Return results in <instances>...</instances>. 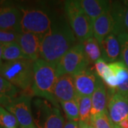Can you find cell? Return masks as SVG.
Here are the masks:
<instances>
[{"instance_id": "cell-11", "label": "cell", "mask_w": 128, "mask_h": 128, "mask_svg": "<svg viewBox=\"0 0 128 128\" xmlns=\"http://www.w3.org/2000/svg\"><path fill=\"white\" fill-rule=\"evenodd\" d=\"M78 96L91 97L100 78L90 69H86L72 75Z\"/></svg>"}, {"instance_id": "cell-12", "label": "cell", "mask_w": 128, "mask_h": 128, "mask_svg": "<svg viewBox=\"0 0 128 128\" xmlns=\"http://www.w3.org/2000/svg\"><path fill=\"white\" fill-rule=\"evenodd\" d=\"M22 12L18 7L0 4V30L20 32Z\"/></svg>"}, {"instance_id": "cell-27", "label": "cell", "mask_w": 128, "mask_h": 128, "mask_svg": "<svg viewBox=\"0 0 128 128\" xmlns=\"http://www.w3.org/2000/svg\"><path fill=\"white\" fill-rule=\"evenodd\" d=\"M118 37L121 45V61L128 68V34H122Z\"/></svg>"}, {"instance_id": "cell-19", "label": "cell", "mask_w": 128, "mask_h": 128, "mask_svg": "<svg viewBox=\"0 0 128 128\" xmlns=\"http://www.w3.org/2000/svg\"><path fill=\"white\" fill-rule=\"evenodd\" d=\"M19 89L0 76V106L6 107L18 98Z\"/></svg>"}, {"instance_id": "cell-1", "label": "cell", "mask_w": 128, "mask_h": 128, "mask_svg": "<svg viewBox=\"0 0 128 128\" xmlns=\"http://www.w3.org/2000/svg\"><path fill=\"white\" fill-rule=\"evenodd\" d=\"M77 38L65 19H54L50 31L42 37L40 58L57 66L60 60L73 46Z\"/></svg>"}, {"instance_id": "cell-3", "label": "cell", "mask_w": 128, "mask_h": 128, "mask_svg": "<svg viewBox=\"0 0 128 128\" xmlns=\"http://www.w3.org/2000/svg\"><path fill=\"white\" fill-rule=\"evenodd\" d=\"M34 62L29 59L4 61L0 65V76L19 90H32Z\"/></svg>"}, {"instance_id": "cell-8", "label": "cell", "mask_w": 128, "mask_h": 128, "mask_svg": "<svg viewBox=\"0 0 128 128\" xmlns=\"http://www.w3.org/2000/svg\"><path fill=\"white\" fill-rule=\"evenodd\" d=\"M32 99L31 95L23 94L5 107L17 120L20 128H36L32 114Z\"/></svg>"}, {"instance_id": "cell-10", "label": "cell", "mask_w": 128, "mask_h": 128, "mask_svg": "<svg viewBox=\"0 0 128 128\" xmlns=\"http://www.w3.org/2000/svg\"><path fill=\"white\" fill-rule=\"evenodd\" d=\"M110 12L113 22L112 33L128 34V0L110 1Z\"/></svg>"}, {"instance_id": "cell-24", "label": "cell", "mask_w": 128, "mask_h": 128, "mask_svg": "<svg viewBox=\"0 0 128 128\" xmlns=\"http://www.w3.org/2000/svg\"><path fill=\"white\" fill-rule=\"evenodd\" d=\"M0 127L2 128H18L17 120L11 112L0 106Z\"/></svg>"}, {"instance_id": "cell-33", "label": "cell", "mask_w": 128, "mask_h": 128, "mask_svg": "<svg viewBox=\"0 0 128 128\" xmlns=\"http://www.w3.org/2000/svg\"><path fill=\"white\" fill-rule=\"evenodd\" d=\"M3 47L4 44L0 43V65H2L3 63V60H2V54H3Z\"/></svg>"}, {"instance_id": "cell-15", "label": "cell", "mask_w": 128, "mask_h": 128, "mask_svg": "<svg viewBox=\"0 0 128 128\" xmlns=\"http://www.w3.org/2000/svg\"><path fill=\"white\" fill-rule=\"evenodd\" d=\"M101 58L106 63L121 61V45L118 37L112 33L100 43Z\"/></svg>"}, {"instance_id": "cell-21", "label": "cell", "mask_w": 128, "mask_h": 128, "mask_svg": "<svg viewBox=\"0 0 128 128\" xmlns=\"http://www.w3.org/2000/svg\"><path fill=\"white\" fill-rule=\"evenodd\" d=\"M28 59L23 53L17 42L4 44L2 60L4 61H13L16 60Z\"/></svg>"}, {"instance_id": "cell-17", "label": "cell", "mask_w": 128, "mask_h": 128, "mask_svg": "<svg viewBox=\"0 0 128 128\" xmlns=\"http://www.w3.org/2000/svg\"><path fill=\"white\" fill-rule=\"evenodd\" d=\"M80 7L90 18L92 22L110 10V1L107 0H78Z\"/></svg>"}, {"instance_id": "cell-31", "label": "cell", "mask_w": 128, "mask_h": 128, "mask_svg": "<svg viewBox=\"0 0 128 128\" xmlns=\"http://www.w3.org/2000/svg\"><path fill=\"white\" fill-rule=\"evenodd\" d=\"M114 128H128V117L114 126Z\"/></svg>"}, {"instance_id": "cell-5", "label": "cell", "mask_w": 128, "mask_h": 128, "mask_svg": "<svg viewBox=\"0 0 128 128\" xmlns=\"http://www.w3.org/2000/svg\"><path fill=\"white\" fill-rule=\"evenodd\" d=\"M64 10L78 43L93 36V24L79 5L78 0L66 1Z\"/></svg>"}, {"instance_id": "cell-16", "label": "cell", "mask_w": 128, "mask_h": 128, "mask_svg": "<svg viewBox=\"0 0 128 128\" xmlns=\"http://www.w3.org/2000/svg\"><path fill=\"white\" fill-rule=\"evenodd\" d=\"M108 90L103 81L100 79L91 96V118L108 111Z\"/></svg>"}, {"instance_id": "cell-14", "label": "cell", "mask_w": 128, "mask_h": 128, "mask_svg": "<svg viewBox=\"0 0 128 128\" xmlns=\"http://www.w3.org/2000/svg\"><path fill=\"white\" fill-rule=\"evenodd\" d=\"M43 36L30 33H21L18 43L23 53L29 60L40 58V48Z\"/></svg>"}, {"instance_id": "cell-32", "label": "cell", "mask_w": 128, "mask_h": 128, "mask_svg": "<svg viewBox=\"0 0 128 128\" xmlns=\"http://www.w3.org/2000/svg\"><path fill=\"white\" fill-rule=\"evenodd\" d=\"M78 128H93L90 123L78 122Z\"/></svg>"}, {"instance_id": "cell-9", "label": "cell", "mask_w": 128, "mask_h": 128, "mask_svg": "<svg viewBox=\"0 0 128 128\" xmlns=\"http://www.w3.org/2000/svg\"><path fill=\"white\" fill-rule=\"evenodd\" d=\"M108 90V111L113 127L128 117V96Z\"/></svg>"}, {"instance_id": "cell-29", "label": "cell", "mask_w": 128, "mask_h": 128, "mask_svg": "<svg viewBox=\"0 0 128 128\" xmlns=\"http://www.w3.org/2000/svg\"><path fill=\"white\" fill-rule=\"evenodd\" d=\"M115 92H119L123 96H128V78H126V80L124 81L123 83H122L117 88Z\"/></svg>"}, {"instance_id": "cell-25", "label": "cell", "mask_w": 128, "mask_h": 128, "mask_svg": "<svg viewBox=\"0 0 128 128\" xmlns=\"http://www.w3.org/2000/svg\"><path fill=\"white\" fill-rule=\"evenodd\" d=\"M90 123L93 128H114L108 114V111L92 117Z\"/></svg>"}, {"instance_id": "cell-23", "label": "cell", "mask_w": 128, "mask_h": 128, "mask_svg": "<svg viewBox=\"0 0 128 128\" xmlns=\"http://www.w3.org/2000/svg\"><path fill=\"white\" fill-rule=\"evenodd\" d=\"M60 104L61 105L66 118L68 120L79 122L80 121V115H79V108L77 100L60 102Z\"/></svg>"}, {"instance_id": "cell-2", "label": "cell", "mask_w": 128, "mask_h": 128, "mask_svg": "<svg viewBox=\"0 0 128 128\" xmlns=\"http://www.w3.org/2000/svg\"><path fill=\"white\" fill-rule=\"evenodd\" d=\"M57 80L56 66L41 58L34 62L32 95L41 98L58 108V102L54 96V86Z\"/></svg>"}, {"instance_id": "cell-6", "label": "cell", "mask_w": 128, "mask_h": 128, "mask_svg": "<svg viewBox=\"0 0 128 128\" xmlns=\"http://www.w3.org/2000/svg\"><path fill=\"white\" fill-rule=\"evenodd\" d=\"M32 114L36 128H64V118L58 108L44 99L32 102Z\"/></svg>"}, {"instance_id": "cell-28", "label": "cell", "mask_w": 128, "mask_h": 128, "mask_svg": "<svg viewBox=\"0 0 128 128\" xmlns=\"http://www.w3.org/2000/svg\"><path fill=\"white\" fill-rule=\"evenodd\" d=\"M20 34L15 31L0 30V43L6 44L13 42H18Z\"/></svg>"}, {"instance_id": "cell-22", "label": "cell", "mask_w": 128, "mask_h": 128, "mask_svg": "<svg viewBox=\"0 0 128 128\" xmlns=\"http://www.w3.org/2000/svg\"><path fill=\"white\" fill-rule=\"evenodd\" d=\"M76 100L78 102V108H79V115H80L79 122L90 123L91 118V97L78 96Z\"/></svg>"}, {"instance_id": "cell-26", "label": "cell", "mask_w": 128, "mask_h": 128, "mask_svg": "<svg viewBox=\"0 0 128 128\" xmlns=\"http://www.w3.org/2000/svg\"><path fill=\"white\" fill-rule=\"evenodd\" d=\"M90 70L95 73L98 77L100 78L101 80H102L106 73L110 70V67H109V64L100 58L98 60L93 64V66L90 68Z\"/></svg>"}, {"instance_id": "cell-20", "label": "cell", "mask_w": 128, "mask_h": 128, "mask_svg": "<svg viewBox=\"0 0 128 128\" xmlns=\"http://www.w3.org/2000/svg\"><path fill=\"white\" fill-rule=\"evenodd\" d=\"M86 57L89 64H95L101 58V50L99 42L92 36L82 43Z\"/></svg>"}, {"instance_id": "cell-13", "label": "cell", "mask_w": 128, "mask_h": 128, "mask_svg": "<svg viewBox=\"0 0 128 128\" xmlns=\"http://www.w3.org/2000/svg\"><path fill=\"white\" fill-rule=\"evenodd\" d=\"M54 96L58 102L77 98L78 94L72 75H64L57 78L54 86Z\"/></svg>"}, {"instance_id": "cell-30", "label": "cell", "mask_w": 128, "mask_h": 128, "mask_svg": "<svg viewBox=\"0 0 128 128\" xmlns=\"http://www.w3.org/2000/svg\"><path fill=\"white\" fill-rule=\"evenodd\" d=\"M64 128H78V122L68 120L64 124Z\"/></svg>"}, {"instance_id": "cell-34", "label": "cell", "mask_w": 128, "mask_h": 128, "mask_svg": "<svg viewBox=\"0 0 128 128\" xmlns=\"http://www.w3.org/2000/svg\"><path fill=\"white\" fill-rule=\"evenodd\" d=\"M0 128H1V127H0Z\"/></svg>"}, {"instance_id": "cell-7", "label": "cell", "mask_w": 128, "mask_h": 128, "mask_svg": "<svg viewBox=\"0 0 128 128\" xmlns=\"http://www.w3.org/2000/svg\"><path fill=\"white\" fill-rule=\"evenodd\" d=\"M90 64L82 44H76L60 60L56 66L57 78L64 75H73L88 68Z\"/></svg>"}, {"instance_id": "cell-18", "label": "cell", "mask_w": 128, "mask_h": 128, "mask_svg": "<svg viewBox=\"0 0 128 128\" xmlns=\"http://www.w3.org/2000/svg\"><path fill=\"white\" fill-rule=\"evenodd\" d=\"M93 37L99 44L113 31V22L110 12L107 11L93 22Z\"/></svg>"}, {"instance_id": "cell-4", "label": "cell", "mask_w": 128, "mask_h": 128, "mask_svg": "<svg viewBox=\"0 0 128 128\" xmlns=\"http://www.w3.org/2000/svg\"><path fill=\"white\" fill-rule=\"evenodd\" d=\"M22 12L21 33H30L44 36L50 31L54 19L46 9L19 6Z\"/></svg>"}]
</instances>
